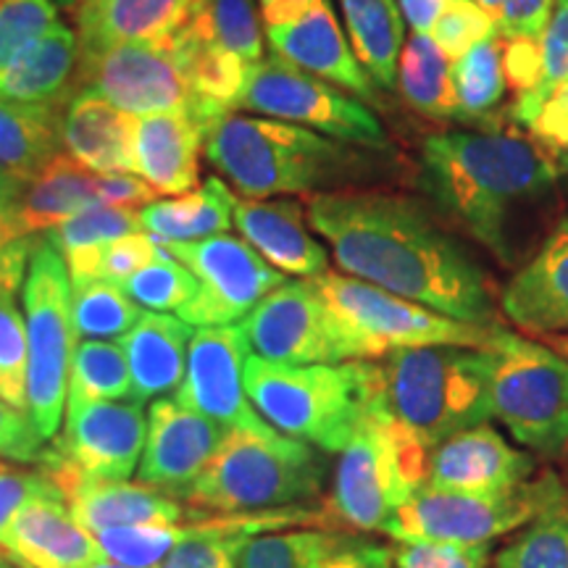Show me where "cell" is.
Wrapping results in <instances>:
<instances>
[{"label": "cell", "instance_id": "15", "mask_svg": "<svg viewBox=\"0 0 568 568\" xmlns=\"http://www.w3.org/2000/svg\"><path fill=\"white\" fill-rule=\"evenodd\" d=\"M197 280V295L176 316L190 326H230L245 318L284 274L268 266L243 237L213 234L193 243H159Z\"/></svg>", "mask_w": 568, "mask_h": 568}, {"label": "cell", "instance_id": "52", "mask_svg": "<svg viewBox=\"0 0 568 568\" xmlns=\"http://www.w3.org/2000/svg\"><path fill=\"white\" fill-rule=\"evenodd\" d=\"M500 38H542L556 0H477Z\"/></svg>", "mask_w": 568, "mask_h": 568}, {"label": "cell", "instance_id": "10", "mask_svg": "<svg viewBox=\"0 0 568 568\" xmlns=\"http://www.w3.org/2000/svg\"><path fill=\"white\" fill-rule=\"evenodd\" d=\"M27 322V416L38 435L53 439L67 408L69 368L77 335L71 324V276L61 253L40 237L21 284Z\"/></svg>", "mask_w": 568, "mask_h": 568}, {"label": "cell", "instance_id": "41", "mask_svg": "<svg viewBox=\"0 0 568 568\" xmlns=\"http://www.w3.org/2000/svg\"><path fill=\"white\" fill-rule=\"evenodd\" d=\"M140 316L142 308L122 284L109 280L71 284V324L80 339H119Z\"/></svg>", "mask_w": 568, "mask_h": 568}, {"label": "cell", "instance_id": "49", "mask_svg": "<svg viewBox=\"0 0 568 568\" xmlns=\"http://www.w3.org/2000/svg\"><path fill=\"white\" fill-rule=\"evenodd\" d=\"M497 27L493 19L487 17L485 9L477 0H464V3L447 9L432 30L429 38L437 42V48L443 51L450 61H458L460 55H466L474 45H479L481 40L493 38Z\"/></svg>", "mask_w": 568, "mask_h": 568}, {"label": "cell", "instance_id": "16", "mask_svg": "<svg viewBox=\"0 0 568 568\" xmlns=\"http://www.w3.org/2000/svg\"><path fill=\"white\" fill-rule=\"evenodd\" d=\"M243 326H201L187 347V368L176 400L226 429H264V418L245 393V361L251 355Z\"/></svg>", "mask_w": 568, "mask_h": 568}, {"label": "cell", "instance_id": "48", "mask_svg": "<svg viewBox=\"0 0 568 568\" xmlns=\"http://www.w3.org/2000/svg\"><path fill=\"white\" fill-rule=\"evenodd\" d=\"M55 24L53 0H0V74Z\"/></svg>", "mask_w": 568, "mask_h": 568}, {"label": "cell", "instance_id": "54", "mask_svg": "<svg viewBox=\"0 0 568 568\" xmlns=\"http://www.w3.org/2000/svg\"><path fill=\"white\" fill-rule=\"evenodd\" d=\"M568 80V0H556L542 32V105L560 82Z\"/></svg>", "mask_w": 568, "mask_h": 568}, {"label": "cell", "instance_id": "56", "mask_svg": "<svg viewBox=\"0 0 568 568\" xmlns=\"http://www.w3.org/2000/svg\"><path fill=\"white\" fill-rule=\"evenodd\" d=\"M42 443L45 439L38 435L30 416L0 400V458L13 464H40L45 456Z\"/></svg>", "mask_w": 568, "mask_h": 568}, {"label": "cell", "instance_id": "22", "mask_svg": "<svg viewBox=\"0 0 568 568\" xmlns=\"http://www.w3.org/2000/svg\"><path fill=\"white\" fill-rule=\"evenodd\" d=\"M266 40L284 61L351 92L358 101L379 103L376 84L355 59L347 34L332 9V0H318L314 9L293 24L266 30Z\"/></svg>", "mask_w": 568, "mask_h": 568}, {"label": "cell", "instance_id": "34", "mask_svg": "<svg viewBox=\"0 0 568 568\" xmlns=\"http://www.w3.org/2000/svg\"><path fill=\"white\" fill-rule=\"evenodd\" d=\"M140 230V211L95 205V209L77 213L63 224L48 230L45 240L61 253L63 264L69 268L71 284H84L98 280L103 245Z\"/></svg>", "mask_w": 568, "mask_h": 568}, {"label": "cell", "instance_id": "62", "mask_svg": "<svg viewBox=\"0 0 568 568\" xmlns=\"http://www.w3.org/2000/svg\"><path fill=\"white\" fill-rule=\"evenodd\" d=\"M59 3H63V6H74L77 0H59Z\"/></svg>", "mask_w": 568, "mask_h": 568}, {"label": "cell", "instance_id": "13", "mask_svg": "<svg viewBox=\"0 0 568 568\" xmlns=\"http://www.w3.org/2000/svg\"><path fill=\"white\" fill-rule=\"evenodd\" d=\"M314 284L329 308L364 339L372 361L400 347H485L493 335L495 324L458 322L355 276L326 272Z\"/></svg>", "mask_w": 568, "mask_h": 568}, {"label": "cell", "instance_id": "31", "mask_svg": "<svg viewBox=\"0 0 568 568\" xmlns=\"http://www.w3.org/2000/svg\"><path fill=\"white\" fill-rule=\"evenodd\" d=\"M234 201L222 176H209L190 193L148 203L140 224L155 243H193L230 230Z\"/></svg>", "mask_w": 568, "mask_h": 568}, {"label": "cell", "instance_id": "6", "mask_svg": "<svg viewBox=\"0 0 568 568\" xmlns=\"http://www.w3.org/2000/svg\"><path fill=\"white\" fill-rule=\"evenodd\" d=\"M322 485L324 464L308 443L274 426L226 429L182 503L201 514H264L314 500Z\"/></svg>", "mask_w": 568, "mask_h": 568}, {"label": "cell", "instance_id": "23", "mask_svg": "<svg viewBox=\"0 0 568 568\" xmlns=\"http://www.w3.org/2000/svg\"><path fill=\"white\" fill-rule=\"evenodd\" d=\"M500 308L510 324L535 337L568 335V216L552 226L529 264L510 276Z\"/></svg>", "mask_w": 568, "mask_h": 568}, {"label": "cell", "instance_id": "17", "mask_svg": "<svg viewBox=\"0 0 568 568\" xmlns=\"http://www.w3.org/2000/svg\"><path fill=\"white\" fill-rule=\"evenodd\" d=\"M148 418L142 403H67L63 432L51 450L95 479L126 481L138 471Z\"/></svg>", "mask_w": 568, "mask_h": 568}, {"label": "cell", "instance_id": "12", "mask_svg": "<svg viewBox=\"0 0 568 568\" xmlns=\"http://www.w3.org/2000/svg\"><path fill=\"white\" fill-rule=\"evenodd\" d=\"M240 326L251 351L274 364L335 366L372 361L364 339L329 308L314 280H284Z\"/></svg>", "mask_w": 568, "mask_h": 568}, {"label": "cell", "instance_id": "1", "mask_svg": "<svg viewBox=\"0 0 568 568\" xmlns=\"http://www.w3.org/2000/svg\"><path fill=\"white\" fill-rule=\"evenodd\" d=\"M311 230L347 276L468 324H495L485 268L414 197L372 190L314 193Z\"/></svg>", "mask_w": 568, "mask_h": 568}, {"label": "cell", "instance_id": "32", "mask_svg": "<svg viewBox=\"0 0 568 568\" xmlns=\"http://www.w3.org/2000/svg\"><path fill=\"white\" fill-rule=\"evenodd\" d=\"M347 42L379 90H395L406 45V19L397 0H339Z\"/></svg>", "mask_w": 568, "mask_h": 568}, {"label": "cell", "instance_id": "58", "mask_svg": "<svg viewBox=\"0 0 568 568\" xmlns=\"http://www.w3.org/2000/svg\"><path fill=\"white\" fill-rule=\"evenodd\" d=\"M458 3H464V0H400V11L410 32L432 34L439 17Z\"/></svg>", "mask_w": 568, "mask_h": 568}, {"label": "cell", "instance_id": "14", "mask_svg": "<svg viewBox=\"0 0 568 568\" xmlns=\"http://www.w3.org/2000/svg\"><path fill=\"white\" fill-rule=\"evenodd\" d=\"M77 82L130 116L190 113L203 130L224 116L197 101L169 40L122 42L98 53H80Z\"/></svg>", "mask_w": 568, "mask_h": 568}, {"label": "cell", "instance_id": "5", "mask_svg": "<svg viewBox=\"0 0 568 568\" xmlns=\"http://www.w3.org/2000/svg\"><path fill=\"white\" fill-rule=\"evenodd\" d=\"M245 393L266 424L324 453H339L379 403L374 361L290 366L251 353Z\"/></svg>", "mask_w": 568, "mask_h": 568}, {"label": "cell", "instance_id": "36", "mask_svg": "<svg viewBox=\"0 0 568 568\" xmlns=\"http://www.w3.org/2000/svg\"><path fill=\"white\" fill-rule=\"evenodd\" d=\"M63 103H17L0 98V166L21 176L59 155Z\"/></svg>", "mask_w": 568, "mask_h": 568}, {"label": "cell", "instance_id": "20", "mask_svg": "<svg viewBox=\"0 0 568 568\" xmlns=\"http://www.w3.org/2000/svg\"><path fill=\"white\" fill-rule=\"evenodd\" d=\"M531 474L535 458L485 422L447 437L432 450L424 485L447 493L497 495L524 485Z\"/></svg>", "mask_w": 568, "mask_h": 568}, {"label": "cell", "instance_id": "7", "mask_svg": "<svg viewBox=\"0 0 568 568\" xmlns=\"http://www.w3.org/2000/svg\"><path fill=\"white\" fill-rule=\"evenodd\" d=\"M332 514L358 531H385L397 506L426 481L432 450L387 414L382 400L337 453Z\"/></svg>", "mask_w": 568, "mask_h": 568}, {"label": "cell", "instance_id": "27", "mask_svg": "<svg viewBox=\"0 0 568 568\" xmlns=\"http://www.w3.org/2000/svg\"><path fill=\"white\" fill-rule=\"evenodd\" d=\"M195 0H80V53H98L122 42L169 40L187 21Z\"/></svg>", "mask_w": 568, "mask_h": 568}, {"label": "cell", "instance_id": "11", "mask_svg": "<svg viewBox=\"0 0 568 568\" xmlns=\"http://www.w3.org/2000/svg\"><path fill=\"white\" fill-rule=\"evenodd\" d=\"M237 109L305 126L347 145H364L372 151L389 148L385 124L364 101L318 80L276 53L264 55L247 71Z\"/></svg>", "mask_w": 568, "mask_h": 568}, {"label": "cell", "instance_id": "55", "mask_svg": "<svg viewBox=\"0 0 568 568\" xmlns=\"http://www.w3.org/2000/svg\"><path fill=\"white\" fill-rule=\"evenodd\" d=\"M318 568H395V558L393 548L374 539L329 531Z\"/></svg>", "mask_w": 568, "mask_h": 568}, {"label": "cell", "instance_id": "50", "mask_svg": "<svg viewBox=\"0 0 568 568\" xmlns=\"http://www.w3.org/2000/svg\"><path fill=\"white\" fill-rule=\"evenodd\" d=\"M529 142L556 172H568V80L550 92L537 119L527 126Z\"/></svg>", "mask_w": 568, "mask_h": 568}, {"label": "cell", "instance_id": "25", "mask_svg": "<svg viewBox=\"0 0 568 568\" xmlns=\"http://www.w3.org/2000/svg\"><path fill=\"white\" fill-rule=\"evenodd\" d=\"M240 237L280 274L316 280L329 272V255L308 232L305 209L295 201H234Z\"/></svg>", "mask_w": 568, "mask_h": 568}, {"label": "cell", "instance_id": "33", "mask_svg": "<svg viewBox=\"0 0 568 568\" xmlns=\"http://www.w3.org/2000/svg\"><path fill=\"white\" fill-rule=\"evenodd\" d=\"M169 42H172L176 61H180L197 101L216 113L237 109L247 82V71H251L245 61L224 51L213 40L203 38L187 21L169 38Z\"/></svg>", "mask_w": 568, "mask_h": 568}, {"label": "cell", "instance_id": "44", "mask_svg": "<svg viewBox=\"0 0 568 568\" xmlns=\"http://www.w3.org/2000/svg\"><path fill=\"white\" fill-rule=\"evenodd\" d=\"M27 322L17 293L0 284V400L27 414Z\"/></svg>", "mask_w": 568, "mask_h": 568}, {"label": "cell", "instance_id": "8", "mask_svg": "<svg viewBox=\"0 0 568 568\" xmlns=\"http://www.w3.org/2000/svg\"><path fill=\"white\" fill-rule=\"evenodd\" d=\"M485 351L489 414L535 456L548 460L564 456L568 450V361L497 324Z\"/></svg>", "mask_w": 568, "mask_h": 568}, {"label": "cell", "instance_id": "24", "mask_svg": "<svg viewBox=\"0 0 568 568\" xmlns=\"http://www.w3.org/2000/svg\"><path fill=\"white\" fill-rule=\"evenodd\" d=\"M203 124L190 113L134 119L132 174L155 195H184L201 184Z\"/></svg>", "mask_w": 568, "mask_h": 568}, {"label": "cell", "instance_id": "42", "mask_svg": "<svg viewBox=\"0 0 568 568\" xmlns=\"http://www.w3.org/2000/svg\"><path fill=\"white\" fill-rule=\"evenodd\" d=\"M493 568H568V497L529 521L497 552Z\"/></svg>", "mask_w": 568, "mask_h": 568}, {"label": "cell", "instance_id": "47", "mask_svg": "<svg viewBox=\"0 0 568 568\" xmlns=\"http://www.w3.org/2000/svg\"><path fill=\"white\" fill-rule=\"evenodd\" d=\"M329 531H282L251 537L240 552V568H318Z\"/></svg>", "mask_w": 568, "mask_h": 568}, {"label": "cell", "instance_id": "29", "mask_svg": "<svg viewBox=\"0 0 568 568\" xmlns=\"http://www.w3.org/2000/svg\"><path fill=\"white\" fill-rule=\"evenodd\" d=\"M95 205H103L101 174L84 169L71 155L59 153L42 163L38 172L21 176L19 230L27 237H34Z\"/></svg>", "mask_w": 568, "mask_h": 568}, {"label": "cell", "instance_id": "46", "mask_svg": "<svg viewBox=\"0 0 568 568\" xmlns=\"http://www.w3.org/2000/svg\"><path fill=\"white\" fill-rule=\"evenodd\" d=\"M19 187L21 174L0 166V284L13 293L24 284L32 247L38 243V237H27L19 230Z\"/></svg>", "mask_w": 568, "mask_h": 568}, {"label": "cell", "instance_id": "9", "mask_svg": "<svg viewBox=\"0 0 568 568\" xmlns=\"http://www.w3.org/2000/svg\"><path fill=\"white\" fill-rule=\"evenodd\" d=\"M566 497L568 493L556 471H545L497 495L447 493L422 485L397 506L385 535L395 542L489 545L497 537L527 527Z\"/></svg>", "mask_w": 568, "mask_h": 568}, {"label": "cell", "instance_id": "60", "mask_svg": "<svg viewBox=\"0 0 568 568\" xmlns=\"http://www.w3.org/2000/svg\"><path fill=\"white\" fill-rule=\"evenodd\" d=\"M90 568H126V566H119V564H113V560L103 558V560H98V564L90 566Z\"/></svg>", "mask_w": 568, "mask_h": 568}, {"label": "cell", "instance_id": "37", "mask_svg": "<svg viewBox=\"0 0 568 568\" xmlns=\"http://www.w3.org/2000/svg\"><path fill=\"white\" fill-rule=\"evenodd\" d=\"M284 516L261 514H205L195 527H187V535L169 552L161 568H240V552L251 539L253 529L276 527L284 524Z\"/></svg>", "mask_w": 568, "mask_h": 568}, {"label": "cell", "instance_id": "51", "mask_svg": "<svg viewBox=\"0 0 568 568\" xmlns=\"http://www.w3.org/2000/svg\"><path fill=\"white\" fill-rule=\"evenodd\" d=\"M395 568H487L489 545L397 542Z\"/></svg>", "mask_w": 568, "mask_h": 568}, {"label": "cell", "instance_id": "35", "mask_svg": "<svg viewBox=\"0 0 568 568\" xmlns=\"http://www.w3.org/2000/svg\"><path fill=\"white\" fill-rule=\"evenodd\" d=\"M406 101L416 113L435 122H460L456 92H453L450 59L439 51L429 34H410L397 61V82Z\"/></svg>", "mask_w": 568, "mask_h": 568}, {"label": "cell", "instance_id": "30", "mask_svg": "<svg viewBox=\"0 0 568 568\" xmlns=\"http://www.w3.org/2000/svg\"><path fill=\"white\" fill-rule=\"evenodd\" d=\"M77 71H80V38L71 27L59 21L0 74V98L45 105L69 101Z\"/></svg>", "mask_w": 568, "mask_h": 568}, {"label": "cell", "instance_id": "45", "mask_svg": "<svg viewBox=\"0 0 568 568\" xmlns=\"http://www.w3.org/2000/svg\"><path fill=\"white\" fill-rule=\"evenodd\" d=\"M187 535V527L176 524H145V527L105 529L95 535L103 556L126 568H161L176 545Z\"/></svg>", "mask_w": 568, "mask_h": 568}, {"label": "cell", "instance_id": "57", "mask_svg": "<svg viewBox=\"0 0 568 568\" xmlns=\"http://www.w3.org/2000/svg\"><path fill=\"white\" fill-rule=\"evenodd\" d=\"M59 489L45 471H27V468H13L9 464H0V535L6 524L19 514L27 503L34 497L53 493Z\"/></svg>", "mask_w": 568, "mask_h": 568}, {"label": "cell", "instance_id": "39", "mask_svg": "<svg viewBox=\"0 0 568 568\" xmlns=\"http://www.w3.org/2000/svg\"><path fill=\"white\" fill-rule=\"evenodd\" d=\"M453 92L460 122H477L487 119L506 95V71H503V38L481 40L471 51L450 67Z\"/></svg>", "mask_w": 568, "mask_h": 568}, {"label": "cell", "instance_id": "61", "mask_svg": "<svg viewBox=\"0 0 568 568\" xmlns=\"http://www.w3.org/2000/svg\"><path fill=\"white\" fill-rule=\"evenodd\" d=\"M0 568H21V566H17L9 556H3V552H0Z\"/></svg>", "mask_w": 568, "mask_h": 568}, {"label": "cell", "instance_id": "3", "mask_svg": "<svg viewBox=\"0 0 568 568\" xmlns=\"http://www.w3.org/2000/svg\"><path fill=\"white\" fill-rule=\"evenodd\" d=\"M203 153L247 201L308 195L374 166V159L347 142L276 119L237 113H224L205 130Z\"/></svg>", "mask_w": 568, "mask_h": 568}, {"label": "cell", "instance_id": "19", "mask_svg": "<svg viewBox=\"0 0 568 568\" xmlns=\"http://www.w3.org/2000/svg\"><path fill=\"white\" fill-rule=\"evenodd\" d=\"M40 466L61 489L77 524L90 535H101L105 529L145 527V524H180L187 516L184 503L161 489L88 477L53 450H45Z\"/></svg>", "mask_w": 568, "mask_h": 568}, {"label": "cell", "instance_id": "26", "mask_svg": "<svg viewBox=\"0 0 568 568\" xmlns=\"http://www.w3.org/2000/svg\"><path fill=\"white\" fill-rule=\"evenodd\" d=\"M134 116L98 92L74 88L63 103L61 145L67 155L95 174H132Z\"/></svg>", "mask_w": 568, "mask_h": 568}, {"label": "cell", "instance_id": "2", "mask_svg": "<svg viewBox=\"0 0 568 568\" xmlns=\"http://www.w3.org/2000/svg\"><path fill=\"white\" fill-rule=\"evenodd\" d=\"M556 166L529 140L503 132H437L422 142L418 187L503 264L516 230L552 195Z\"/></svg>", "mask_w": 568, "mask_h": 568}, {"label": "cell", "instance_id": "28", "mask_svg": "<svg viewBox=\"0 0 568 568\" xmlns=\"http://www.w3.org/2000/svg\"><path fill=\"white\" fill-rule=\"evenodd\" d=\"M193 329L180 316L142 311L138 324L119 337L132 379V400L176 393L187 368V347Z\"/></svg>", "mask_w": 568, "mask_h": 568}, {"label": "cell", "instance_id": "4", "mask_svg": "<svg viewBox=\"0 0 568 568\" xmlns=\"http://www.w3.org/2000/svg\"><path fill=\"white\" fill-rule=\"evenodd\" d=\"M374 372L382 406L429 450L493 418L485 347H400Z\"/></svg>", "mask_w": 568, "mask_h": 568}, {"label": "cell", "instance_id": "40", "mask_svg": "<svg viewBox=\"0 0 568 568\" xmlns=\"http://www.w3.org/2000/svg\"><path fill=\"white\" fill-rule=\"evenodd\" d=\"M122 397H132L130 366L122 345L109 339H80L71 355L67 403L122 400Z\"/></svg>", "mask_w": 568, "mask_h": 568}, {"label": "cell", "instance_id": "59", "mask_svg": "<svg viewBox=\"0 0 568 568\" xmlns=\"http://www.w3.org/2000/svg\"><path fill=\"white\" fill-rule=\"evenodd\" d=\"M316 3L318 0H258V11L266 30H272V27H284L303 19Z\"/></svg>", "mask_w": 568, "mask_h": 568}, {"label": "cell", "instance_id": "53", "mask_svg": "<svg viewBox=\"0 0 568 568\" xmlns=\"http://www.w3.org/2000/svg\"><path fill=\"white\" fill-rule=\"evenodd\" d=\"M161 245L155 243L148 232H130L124 237L111 240L109 245H103L101 251V264H98V280H109L122 284L130 280L134 272H140L142 266H148L151 261L159 258Z\"/></svg>", "mask_w": 568, "mask_h": 568}, {"label": "cell", "instance_id": "21", "mask_svg": "<svg viewBox=\"0 0 568 568\" xmlns=\"http://www.w3.org/2000/svg\"><path fill=\"white\" fill-rule=\"evenodd\" d=\"M0 552L21 568H90L105 558L98 539L71 516L61 489L34 497L6 524Z\"/></svg>", "mask_w": 568, "mask_h": 568}, {"label": "cell", "instance_id": "43", "mask_svg": "<svg viewBox=\"0 0 568 568\" xmlns=\"http://www.w3.org/2000/svg\"><path fill=\"white\" fill-rule=\"evenodd\" d=\"M122 290L140 308L155 311V314H169V311L176 314L197 295V280L187 266H182L161 247L159 258L124 280Z\"/></svg>", "mask_w": 568, "mask_h": 568}, {"label": "cell", "instance_id": "18", "mask_svg": "<svg viewBox=\"0 0 568 568\" xmlns=\"http://www.w3.org/2000/svg\"><path fill=\"white\" fill-rule=\"evenodd\" d=\"M224 435L226 426L195 414L176 397H161L148 410L145 447L138 464L140 485L161 489L182 503Z\"/></svg>", "mask_w": 568, "mask_h": 568}, {"label": "cell", "instance_id": "38", "mask_svg": "<svg viewBox=\"0 0 568 568\" xmlns=\"http://www.w3.org/2000/svg\"><path fill=\"white\" fill-rule=\"evenodd\" d=\"M187 24L247 67L264 59L258 0H195Z\"/></svg>", "mask_w": 568, "mask_h": 568}]
</instances>
